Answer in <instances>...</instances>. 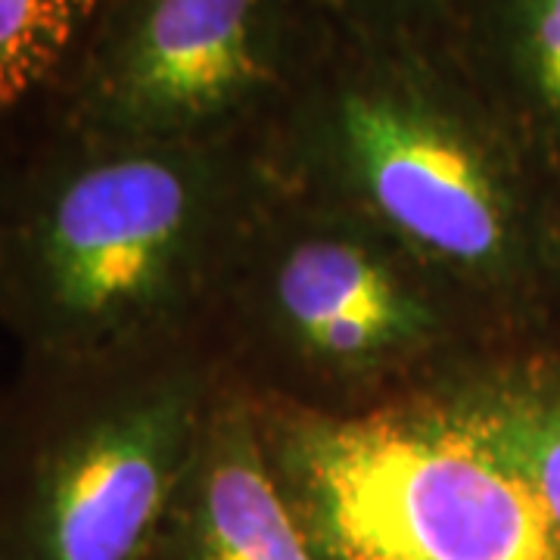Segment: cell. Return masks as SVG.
<instances>
[{"mask_svg": "<svg viewBox=\"0 0 560 560\" xmlns=\"http://www.w3.org/2000/svg\"><path fill=\"white\" fill-rule=\"evenodd\" d=\"M275 180L265 140H116L44 125L0 162V327L22 368L206 340Z\"/></svg>", "mask_w": 560, "mask_h": 560, "instance_id": "6da1fadb", "label": "cell"}, {"mask_svg": "<svg viewBox=\"0 0 560 560\" xmlns=\"http://www.w3.org/2000/svg\"><path fill=\"white\" fill-rule=\"evenodd\" d=\"M265 153L280 184L396 243L508 346L545 340L560 190L448 50L337 28Z\"/></svg>", "mask_w": 560, "mask_h": 560, "instance_id": "7a4b0ae2", "label": "cell"}, {"mask_svg": "<svg viewBox=\"0 0 560 560\" xmlns=\"http://www.w3.org/2000/svg\"><path fill=\"white\" fill-rule=\"evenodd\" d=\"M206 342L256 405L320 418L430 396L508 346L396 243L280 178L243 234Z\"/></svg>", "mask_w": 560, "mask_h": 560, "instance_id": "3957f363", "label": "cell"}, {"mask_svg": "<svg viewBox=\"0 0 560 560\" xmlns=\"http://www.w3.org/2000/svg\"><path fill=\"white\" fill-rule=\"evenodd\" d=\"M224 386L206 340L22 368L0 401V560H147Z\"/></svg>", "mask_w": 560, "mask_h": 560, "instance_id": "277c9868", "label": "cell"}, {"mask_svg": "<svg viewBox=\"0 0 560 560\" xmlns=\"http://www.w3.org/2000/svg\"><path fill=\"white\" fill-rule=\"evenodd\" d=\"M256 408L320 560H560L533 486L433 399L352 418Z\"/></svg>", "mask_w": 560, "mask_h": 560, "instance_id": "5b68a950", "label": "cell"}, {"mask_svg": "<svg viewBox=\"0 0 560 560\" xmlns=\"http://www.w3.org/2000/svg\"><path fill=\"white\" fill-rule=\"evenodd\" d=\"M334 35L320 0H113L40 121L116 140H265Z\"/></svg>", "mask_w": 560, "mask_h": 560, "instance_id": "8992f818", "label": "cell"}, {"mask_svg": "<svg viewBox=\"0 0 560 560\" xmlns=\"http://www.w3.org/2000/svg\"><path fill=\"white\" fill-rule=\"evenodd\" d=\"M147 560H320L280 486L256 401L231 383L202 427Z\"/></svg>", "mask_w": 560, "mask_h": 560, "instance_id": "52a82bcc", "label": "cell"}, {"mask_svg": "<svg viewBox=\"0 0 560 560\" xmlns=\"http://www.w3.org/2000/svg\"><path fill=\"white\" fill-rule=\"evenodd\" d=\"M448 54L560 190V0H464Z\"/></svg>", "mask_w": 560, "mask_h": 560, "instance_id": "ba28073f", "label": "cell"}, {"mask_svg": "<svg viewBox=\"0 0 560 560\" xmlns=\"http://www.w3.org/2000/svg\"><path fill=\"white\" fill-rule=\"evenodd\" d=\"M427 399L533 486L560 523V346L526 340L464 364Z\"/></svg>", "mask_w": 560, "mask_h": 560, "instance_id": "9c48e42d", "label": "cell"}, {"mask_svg": "<svg viewBox=\"0 0 560 560\" xmlns=\"http://www.w3.org/2000/svg\"><path fill=\"white\" fill-rule=\"evenodd\" d=\"M113 0H0V128L47 113Z\"/></svg>", "mask_w": 560, "mask_h": 560, "instance_id": "30bf717a", "label": "cell"}, {"mask_svg": "<svg viewBox=\"0 0 560 560\" xmlns=\"http://www.w3.org/2000/svg\"><path fill=\"white\" fill-rule=\"evenodd\" d=\"M320 7L346 35L448 50L464 0H320Z\"/></svg>", "mask_w": 560, "mask_h": 560, "instance_id": "8fae6325", "label": "cell"}, {"mask_svg": "<svg viewBox=\"0 0 560 560\" xmlns=\"http://www.w3.org/2000/svg\"><path fill=\"white\" fill-rule=\"evenodd\" d=\"M545 340L560 346V200L548 241V278H545Z\"/></svg>", "mask_w": 560, "mask_h": 560, "instance_id": "7c38bea8", "label": "cell"}]
</instances>
